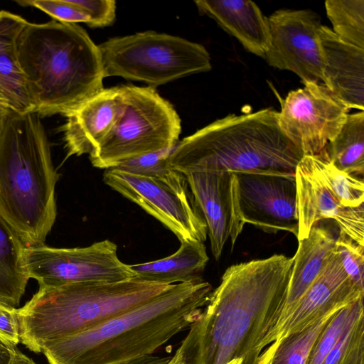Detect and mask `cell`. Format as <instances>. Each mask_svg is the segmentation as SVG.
I'll list each match as a JSON object with an SVG mask.
<instances>
[{
	"instance_id": "obj_29",
	"label": "cell",
	"mask_w": 364,
	"mask_h": 364,
	"mask_svg": "<svg viewBox=\"0 0 364 364\" xmlns=\"http://www.w3.org/2000/svg\"><path fill=\"white\" fill-rule=\"evenodd\" d=\"M321 364H364V312L344 331Z\"/></svg>"
},
{
	"instance_id": "obj_2",
	"label": "cell",
	"mask_w": 364,
	"mask_h": 364,
	"mask_svg": "<svg viewBox=\"0 0 364 364\" xmlns=\"http://www.w3.org/2000/svg\"><path fill=\"white\" fill-rule=\"evenodd\" d=\"M211 290L205 280L173 284L93 328L46 343L42 353L49 364H117L152 355L199 317Z\"/></svg>"
},
{
	"instance_id": "obj_30",
	"label": "cell",
	"mask_w": 364,
	"mask_h": 364,
	"mask_svg": "<svg viewBox=\"0 0 364 364\" xmlns=\"http://www.w3.org/2000/svg\"><path fill=\"white\" fill-rule=\"evenodd\" d=\"M173 147L124 161L114 168L143 176L165 177L174 171L169 167L168 162Z\"/></svg>"
},
{
	"instance_id": "obj_17",
	"label": "cell",
	"mask_w": 364,
	"mask_h": 364,
	"mask_svg": "<svg viewBox=\"0 0 364 364\" xmlns=\"http://www.w3.org/2000/svg\"><path fill=\"white\" fill-rule=\"evenodd\" d=\"M120 86L103 89L68 113L63 126L66 158L90 154L114 126L123 110Z\"/></svg>"
},
{
	"instance_id": "obj_39",
	"label": "cell",
	"mask_w": 364,
	"mask_h": 364,
	"mask_svg": "<svg viewBox=\"0 0 364 364\" xmlns=\"http://www.w3.org/2000/svg\"><path fill=\"white\" fill-rule=\"evenodd\" d=\"M11 109L0 107V136L4 130L9 112Z\"/></svg>"
},
{
	"instance_id": "obj_26",
	"label": "cell",
	"mask_w": 364,
	"mask_h": 364,
	"mask_svg": "<svg viewBox=\"0 0 364 364\" xmlns=\"http://www.w3.org/2000/svg\"><path fill=\"white\" fill-rule=\"evenodd\" d=\"M309 158L318 174L343 206H364V183L362 178L339 170L329 161L323 150L317 155L309 156Z\"/></svg>"
},
{
	"instance_id": "obj_41",
	"label": "cell",
	"mask_w": 364,
	"mask_h": 364,
	"mask_svg": "<svg viewBox=\"0 0 364 364\" xmlns=\"http://www.w3.org/2000/svg\"><path fill=\"white\" fill-rule=\"evenodd\" d=\"M229 364H243V363L241 360H235V361L230 363Z\"/></svg>"
},
{
	"instance_id": "obj_9",
	"label": "cell",
	"mask_w": 364,
	"mask_h": 364,
	"mask_svg": "<svg viewBox=\"0 0 364 364\" xmlns=\"http://www.w3.org/2000/svg\"><path fill=\"white\" fill-rule=\"evenodd\" d=\"M103 179L160 221L180 242L206 240V223L183 173L174 170L165 177H149L111 168L105 169Z\"/></svg>"
},
{
	"instance_id": "obj_40",
	"label": "cell",
	"mask_w": 364,
	"mask_h": 364,
	"mask_svg": "<svg viewBox=\"0 0 364 364\" xmlns=\"http://www.w3.org/2000/svg\"><path fill=\"white\" fill-rule=\"evenodd\" d=\"M0 107L11 109L6 100L0 90ZM12 110V109H11Z\"/></svg>"
},
{
	"instance_id": "obj_20",
	"label": "cell",
	"mask_w": 364,
	"mask_h": 364,
	"mask_svg": "<svg viewBox=\"0 0 364 364\" xmlns=\"http://www.w3.org/2000/svg\"><path fill=\"white\" fill-rule=\"evenodd\" d=\"M335 241L331 230L317 223L306 238L299 240L297 251L293 257L287 301L277 331L326 265Z\"/></svg>"
},
{
	"instance_id": "obj_10",
	"label": "cell",
	"mask_w": 364,
	"mask_h": 364,
	"mask_svg": "<svg viewBox=\"0 0 364 364\" xmlns=\"http://www.w3.org/2000/svg\"><path fill=\"white\" fill-rule=\"evenodd\" d=\"M23 259L29 278L37 280L39 287L135 278L130 264L119 259L117 245L109 240L85 247H24Z\"/></svg>"
},
{
	"instance_id": "obj_33",
	"label": "cell",
	"mask_w": 364,
	"mask_h": 364,
	"mask_svg": "<svg viewBox=\"0 0 364 364\" xmlns=\"http://www.w3.org/2000/svg\"><path fill=\"white\" fill-rule=\"evenodd\" d=\"M89 17L88 26L92 28L111 25L116 16V1L113 0H72Z\"/></svg>"
},
{
	"instance_id": "obj_19",
	"label": "cell",
	"mask_w": 364,
	"mask_h": 364,
	"mask_svg": "<svg viewBox=\"0 0 364 364\" xmlns=\"http://www.w3.org/2000/svg\"><path fill=\"white\" fill-rule=\"evenodd\" d=\"M200 14L213 18L251 53L264 58L270 46L268 18L250 0H198Z\"/></svg>"
},
{
	"instance_id": "obj_15",
	"label": "cell",
	"mask_w": 364,
	"mask_h": 364,
	"mask_svg": "<svg viewBox=\"0 0 364 364\" xmlns=\"http://www.w3.org/2000/svg\"><path fill=\"white\" fill-rule=\"evenodd\" d=\"M299 230L298 241L306 238L320 220H334L340 231L364 246V206H343L312 165L309 156H303L296 171Z\"/></svg>"
},
{
	"instance_id": "obj_37",
	"label": "cell",
	"mask_w": 364,
	"mask_h": 364,
	"mask_svg": "<svg viewBox=\"0 0 364 364\" xmlns=\"http://www.w3.org/2000/svg\"><path fill=\"white\" fill-rule=\"evenodd\" d=\"M11 364H36L31 358L16 349Z\"/></svg>"
},
{
	"instance_id": "obj_24",
	"label": "cell",
	"mask_w": 364,
	"mask_h": 364,
	"mask_svg": "<svg viewBox=\"0 0 364 364\" xmlns=\"http://www.w3.org/2000/svg\"><path fill=\"white\" fill-rule=\"evenodd\" d=\"M339 170L358 177L364 173V112L348 114L336 136L323 149Z\"/></svg>"
},
{
	"instance_id": "obj_35",
	"label": "cell",
	"mask_w": 364,
	"mask_h": 364,
	"mask_svg": "<svg viewBox=\"0 0 364 364\" xmlns=\"http://www.w3.org/2000/svg\"><path fill=\"white\" fill-rule=\"evenodd\" d=\"M170 358V356L160 357L152 354L117 364H166L169 361Z\"/></svg>"
},
{
	"instance_id": "obj_16",
	"label": "cell",
	"mask_w": 364,
	"mask_h": 364,
	"mask_svg": "<svg viewBox=\"0 0 364 364\" xmlns=\"http://www.w3.org/2000/svg\"><path fill=\"white\" fill-rule=\"evenodd\" d=\"M363 296L364 289L345 272L333 248L326 265L279 326L274 341L301 331Z\"/></svg>"
},
{
	"instance_id": "obj_28",
	"label": "cell",
	"mask_w": 364,
	"mask_h": 364,
	"mask_svg": "<svg viewBox=\"0 0 364 364\" xmlns=\"http://www.w3.org/2000/svg\"><path fill=\"white\" fill-rule=\"evenodd\" d=\"M363 311V296L336 311L314 341L306 364H321L344 331Z\"/></svg>"
},
{
	"instance_id": "obj_18",
	"label": "cell",
	"mask_w": 364,
	"mask_h": 364,
	"mask_svg": "<svg viewBox=\"0 0 364 364\" xmlns=\"http://www.w3.org/2000/svg\"><path fill=\"white\" fill-rule=\"evenodd\" d=\"M322 81L350 109L364 110V49L348 43L321 26Z\"/></svg>"
},
{
	"instance_id": "obj_36",
	"label": "cell",
	"mask_w": 364,
	"mask_h": 364,
	"mask_svg": "<svg viewBox=\"0 0 364 364\" xmlns=\"http://www.w3.org/2000/svg\"><path fill=\"white\" fill-rule=\"evenodd\" d=\"M16 350V346L0 338V364H11Z\"/></svg>"
},
{
	"instance_id": "obj_13",
	"label": "cell",
	"mask_w": 364,
	"mask_h": 364,
	"mask_svg": "<svg viewBox=\"0 0 364 364\" xmlns=\"http://www.w3.org/2000/svg\"><path fill=\"white\" fill-rule=\"evenodd\" d=\"M234 174L244 222L267 232L287 231L297 237L299 210L295 176Z\"/></svg>"
},
{
	"instance_id": "obj_11",
	"label": "cell",
	"mask_w": 364,
	"mask_h": 364,
	"mask_svg": "<svg viewBox=\"0 0 364 364\" xmlns=\"http://www.w3.org/2000/svg\"><path fill=\"white\" fill-rule=\"evenodd\" d=\"M304 85L284 99L277 94L278 124L304 156L317 155L339 133L350 109L324 85Z\"/></svg>"
},
{
	"instance_id": "obj_6",
	"label": "cell",
	"mask_w": 364,
	"mask_h": 364,
	"mask_svg": "<svg viewBox=\"0 0 364 364\" xmlns=\"http://www.w3.org/2000/svg\"><path fill=\"white\" fill-rule=\"evenodd\" d=\"M172 285L134 278L39 287L17 309L20 341L31 351L41 353L46 343L93 328L154 299Z\"/></svg>"
},
{
	"instance_id": "obj_34",
	"label": "cell",
	"mask_w": 364,
	"mask_h": 364,
	"mask_svg": "<svg viewBox=\"0 0 364 364\" xmlns=\"http://www.w3.org/2000/svg\"><path fill=\"white\" fill-rule=\"evenodd\" d=\"M0 338L14 346L20 342L17 309L0 304Z\"/></svg>"
},
{
	"instance_id": "obj_21",
	"label": "cell",
	"mask_w": 364,
	"mask_h": 364,
	"mask_svg": "<svg viewBox=\"0 0 364 364\" xmlns=\"http://www.w3.org/2000/svg\"><path fill=\"white\" fill-rule=\"evenodd\" d=\"M21 16L0 11V90L11 109L33 112L24 75L18 55V41L28 23Z\"/></svg>"
},
{
	"instance_id": "obj_7",
	"label": "cell",
	"mask_w": 364,
	"mask_h": 364,
	"mask_svg": "<svg viewBox=\"0 0 364 364\" xmlns=\"http://www.w3.org/2000/svg\"><path fill=\"white\" fill-rule=\"evenodd\" d=\"M98 48L105 77H121L151 87L212 68L203 46L154 31L112 38Z\"/></svg>"
},
{
	"instance_id": "obj_3",
	"label": "cell",
	"mask_w": 364,
	"mask_h": 364,
	"mask_svg": "<svg viewBox=\"0 0 364 364\" xmlns=\"http://www.w3.org/2000/svg\"><path fill=\"white\" fill-rule=\"evenodd\" d=\"M18 55L33 112L41 117L65 116L104 89L98 46L77 24L28 22Z\"/></svg>"
},
{
	"instance_id": "obj_1",
	"label": "cell",
	"mask_w": 364,
	"mask_h": 364,
	"mask_svg": "<svg viewBox=\"0 0 364 364\" xmlns=\"http://www.w3.org/2000/svg\"><path fill=\"white\" fill-rule=\"evenodd\" d=\"M293 264L275 254L229 267L178 347L187 364H257L273 342Z\"/></svg>"
},
{
	"instance_id": "obj_23",
	"label": "cell",
	"mask_w": 364,
	"mask_h": 364,
	"mask_svg": "<svg viewBox=\"0 0 364 364\" xmlns=\"http://www.w3.org/2000/svg\"><path fill=\"white\" fill-rule=\"evenodd\" d=\"M24 245L0 214V304H19L30 279L25 267Z\"/></svg>"
},
{
	"instance_id": "obj_12",
	"label": "cell",
	"mask_w": 364,
	"mask_h": 364,
	"mask_svg": "<svg viewBox=\"0 0 364 364\" xmlns=\"http://www.w3.org/2000/svg\"><path fill=\"white\" fill-rule=\"evenodd\" d=\"M271 43L264 60L295 73L304 84L322 81L321 18L309 9H279L269 18Z\"/></svg>"
},
{
	"instance_id": "obj_5",
	"label": "cell",
	"mask_w": 364,
	"mask_h": 364,
	"mask_svg": "<svg viewBox=\"0 0 364 364\" xmlns=\"http://www.w3.org/2000/svg\"><path fill=\"white\" fill-rule=\"evenodd\" d=\"M272 108L230 114L174 146L169 167L184 176L231 172L295 176L302 152L283 134Z\"/></svg>"
},
{
	"instance_id": "obj_14",
	"label": "cell",
	"mask_w": 364,
	"mask_h": 364,
	"mask_svg": "<svg viewBox=\"0 0 364 364\" xmlns=\"http://www.w3.org/2000/svg\"><path fill=\"white\" fill-rule=\"evenodd\" d=\"M185 176L206 223L212 254L218 259L228 240L232 248L245 224L240 210L235 174L201 172Z\"/></svg>"
},
{
	"instance_id": "obj_8",
	"label": "cell",
	"mask_w": 364,
	"mask_h": 364,
	"mask_svg": "<svg viewBox=\"0 0 364 364\" xmlns=\"http://www.w3.org/2000/svg\"><path fill=\"white\" fill-rule=\"evenodd\" d=\"M123 110L109 134L89 155L92 165L111 168L122 162L174 146L181 119L151 87L120 86Z\"/></svg>"
},
{
	"instance_id": "obj_31",
	"label": "cell",
	"mask_w": 364,
	"mask_h": 364,
	"mask_svg": "<svg viewBox=\"0 0 364 364\" xmlns=\"http://www.w3.org/2000/svg\"><path fill=\"white\" fill-rule=\"evenodd\" d=\"M334 250L347 274L364 289V246L360 245L340 231L336 238Z\"/></svg>"
},
{
	"instance_id": "obj_32",
	"label": "cell",
	"mask_w": 364,
	"mask_h": 364,
	"mask_svg": "<svg viewBox=\"0 0 364 364\" xmlns=\"http://www.w3.org/2000/svg\"><path fill=\"white\" fill-rule=\"evenodd\" d=\"M16 2L21 6L37 8L59 22L72 24L89 23L87 14L72 0H21Z\"/></svg>"
},
{
	"instance_id": "obj_22",
	"label": "cell",
	"mask_w": 364,
	"mask_h": 364,
	"mask_svg": "<svg viewBox=\"0 0 364 364\" xmlns=\"http://www.w3.org/2000/svg\"><path fill=\"white\" fill-rule=\"evenodd\" d=\"M209 260L204 242H181L171 255L152 262L130 264L135 278L154 283H196L203 281V272Z\"/></svg>"
},
{
	"instance_id": "obj_27",
	"label": "cell",
	"mask_w": 364,
	"mask_h": 364,
	"mask_svg": "<svg viewBox=\"0 0 364 364\" xmlns=\"http://www.w3.org/2000/svg\"><path fill=\"white\" fill-rule=\"evenodd\" d=\"M325 9L333 33L364 49V0H326Z\"/></svg>"
},
{
	"instance_id": "obj_25",
	"label": "cell",
	"mask_w": 364,
	"mask_h": 364,
	"mask_svg": "<svg viewBox=\"0 0 364 364\" xmlns=\"http://www.w3.org/2000/svg\"><path fill=\"white\" fill-rule=\"evenodd\" d=\"M334 314L276 339L259 355L257 364H306L314 341Z\"/></svg>"
},
{
	"instance_id": "obj_38",
	"label": "cell",
	"mask_w": 364,
	"mask_h": 364,
	"mask_svg": "<svg viewBox=\"0 0 364 364\" xmlns=\"http://www.w3.org/2000/svg\"><path fill=\"white\" fill-rule=\"evenodd\" d=\"M166 364H187L181 350L178 348L174 355L171 357L169 361Z\"/></svg>"
},
{
	"instance_id": "obj_4",
	"label": "cell",
	"mask_w": 364,
	"mask_h": 364,
	"mask_svg": "<svg viewBox=\"0 0 364 364\" xmlns=\"http://www.w3.org/2000/svg\"><path fill=\"white\" fill-rule=\"evenodd\" d=\"M58 179L41 116L10 110L0 136V214L25 247L44 245L54 225Z\"/></svg>"
}]
</instances>
